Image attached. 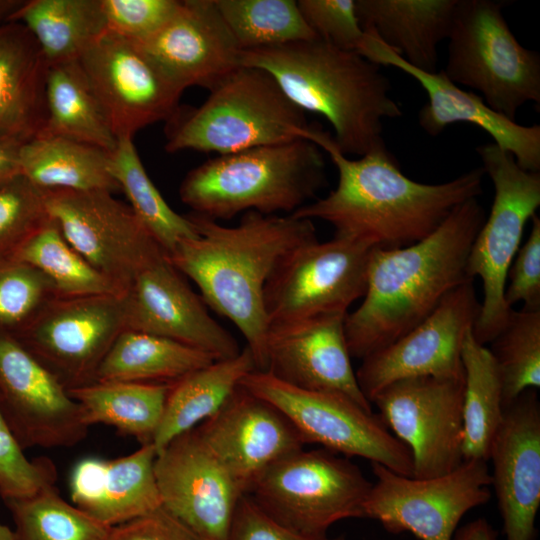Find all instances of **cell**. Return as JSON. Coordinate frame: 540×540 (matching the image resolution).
Instances as JSON below:
<instances>
[{
	"instance_id": "6da1fadb",
	"label": "cell",
	"mask_w": 540,
	"mask_h": 540,
	"mask_svg": "<svg viewBox=\"0 0 540 540\" xmlns=\"http://www.w3.org/2000/svg\"><path fill=\"white\" fill-rule=\"evenodd\" d=\"M330 157L338 183L324 197L290 214L320 219L333 226L334 237L377 249L412 245L433 233L463 202L482 193L484 171L472 169L439 184L410 179L386 145L349 159L333 137L316 125L302 133Z\"/></svg>"
},
{
	"instance_id": "7a4b0ae2",
	"label": "cell",
	"mask_w": 540,
	"mask_h": 540,
	"mask_svg": "<svg viewBox=\"0 0 540 540\" xmlns=\"http://www.w3.org/2000/svg\"><path fill=\"white\" fill-rule=\"evenodd\" d=\"M197 237L181 240L167 255L199 288L204 303L239 329L258 371H266L269 321L264 288L280 261L316 240L312 220L291 215L242 214L235 226L193 212Z\"/></svg>"
},
{
	"instance_id": "3957f363",
	"label": "cell",
	"mask_w": 540,
	"mask_h": 540,
	"mask_svg": "<svg viewBox=\"0 0 540 540\" xmlns=\"http://www.w3.org/2000/svg\"><path fill=\"white\" fill-rule=\"evenodd\" d=\"M485 221L477 198L457 206L426 238L406 247L370 251L363 301L347 313L351 357L390 345L425 320L467 275L473 241Z\"/></svg>"
},
{
	"instance_id": "277c9868",
	"label": "cell",
	"mask_w": 540,
	"mask_h": 540,
	"mask_svg": "<svg viewBox=\"0 0 540 540\" xmlns=\"http://www.w3.org/2000/svg\"><path fill=\"white\" fill-rule=\"evenodd\" d=\"M240 65L265 70L301 110L323 116L344 155L384 146L383 120L403 114L379 65L319 38L241 51Z\"/></svg>"
},
{
	"instance_id": "5b68a950",
	"label": "cell",
	"mask_w": 540,
	"mask_h": 540,
	"mask_svg": "<svg viewBox=\"0 0 540 540\" xmlns=\"http://www.w3.org/2000/svg\"><path fill=\"white\" fill-rule=\"evenodd\" d=\"M325 183L322 149L300 138L210 158L186 174L179 196L191 212L216 221L248 211L290 215Z\"/></svg>"
},
{
	"instance_id": "8992f818",
	"label": "cell",
	"mask_w": 540,
	"mask_h": 540,
	"mask_svg": "<svg viewBox=\"0 0 540 540\" xmlns=\"http://www.w3.org/2000/svg\"><path fill=\"white\" fill-rule=\"evenodd\" d=\"M165 150L234 153L302 138L305 112L265 70L239 66L199 106H178L165 122Z\"/></svg>"
},
{
	"instance_id": "52a82bcc",
	"label": "cell",
	"mask_w": 540,
	"mask_h": 540,
	"mask_svg": "<svg viewBox=\"0 0 540 540\" xmlns=\"http://www.w3.org/2000/svg\"><path fill=\"white\" fill-rule=\"evenodd\" d=\"M503 4L458 0L442 71L456 85L480 92L492 110L515 121L525 103H540V56L518 42L502 14Z\"/></svg>"
},
{
	"instance_id": "ba28073f",
	"label": "cell",
	"mask_w": 540,
	"mask_h": 540,
	"mask_svg": "<svg viewBox=\"0 0 540 540\" xmlns=\"http://www.w3.org/2000/svg\"><path fill=\"white\" fill-rule=\"evenodd\" d=\"M476 151L494 187L489 216L479 229L467 259V275L483 284V301L472 335L490 343L513 310L504 299L507 274L520 248L526 223L540 206V173L521 168L514 156L494 143Z\"/></svg>"
},
{
	"instance_id": "9c48e42d",
	"label": "cell",
	"mask_w": 540,
	"mask_h": 540,
	"mask_svg": "<svg viewBox=\"0 0 540 540\" xmlns=\"http://www.w3.org/2000/svg\"><path fill=\"white\" fill-rule=\"evenodd\" d=\"M371 486L348 457L324 448H302L269 466L247 494L284 527L325 535L340 520L364 518Z\"/></svg>"
},
{
	"instance_id": "30bf717a",
	"label": "cell",
	"mask_w": 540,
	"mask_h": 540,
	"mask_svg": "<svg viewBox=\"0 0 540 540\" xmlns=\"http://www.w3.org/2000/svg\"><path fill=\"white\" fill-rule=\"evenodd\" d=\"M240 385L277 408L305 444H319L345 457H362L413 477L410 450L373 411L341 395L299 388L258 370Z\"/></svg>"
},
{
	"instance_id": "8fae6325",
	"label": "cell",
	"mask_w": 540,
	"mask_h": 540,
	"mask_svg": "<svg viewBox=\"0 0 540 540\" xmlns=\"http://www.w3.org/2000/svg\"><path fill=\"white\" fill-rule=\"evenodd\" d=\"M123 330L124 294L57 295L11 332L69 391L95 382L100 364Z\"/></svg>"
},
{
	"instance_id": "7c38bea8",
	"label": "cell",
	"mask_w": 540,
	"mask_h": 540,
	"mask_svg": "<svg viewBox=\"0 0 540 540\" xmlns=\"http://www.w3.org/2000/svg\"><path fill=\"white\" fill-rule=\"evenodd\" d=\"M376 482L364 504V518L393 534L410 532L420 540H452L461 518L487 503L491 474L487 461L463 460L449 473L419 479L371 463Z\"/></svg>"
},
{
	"instance_id": "4fadbf2b",
	"label": "cell",
	"mask_w": 540,
	"mask_h": 540,
	"mask_svg": "<svg viewBox=\"0 0 540 540\" xmlns=\"http://www.w3.org/2000/svg\"><path fill=\"white\" fill-rule=\"evenodd\" d=\"M372 248L334 237L318 239L291 250L264 288L269 326L326 314H347L364 296Z\"/></svg>"
},
{
	"instance_id": "5bb4252c",
	"label": "cell",
	"mask_w": 540,
	"mask_h": 540,
	"mask_svg": "<svg viewBox=\"0 0 540 540\" xmlns=\"http://www.w3.org/2000/svg\"><path fill=\"white\" fill-rule=\"evenodd\" d=\"M42 191L47 212L67 242L122 293L141 270L165 253L129 204L113 193Z\"/></svg>"
},
{
	"instance_id": "9a60e30c",
	"label": "cell",
	"mask_w": 540,
	"mask_h": 540,
	"mask_svg": "<svg viewBox=\"0 0 540 540\" xmlns=\"http://www.w3.org/2000/svg\"><path fill=\"white\" fill-rule=\"evenodd\" d=\"M464 378L396 381L371 401L382 422L410 450L413 477L432 478L463 462Z\"/></svg>"
},
{
	"instance_id": "2e32d148",
	"label": "cell",
	"mask_w": 540,
	"mask_h": 540,
	"mask_svg": "<svg viewBox=\"0 0 540 540\" xmlns=\"http://www.w3.org/2000/svg\"><path fill=\"white\" fill-rule=\"evenodd\" d=\"M116 138L167 121L184 92L141 46L105 31L78 59Z\"/></svg>"
},
{
	"instance_id": "e0dca14e",
	"label": "cell",
	"mask_w": 540,
	"mask_h": 540,
	"mask_svg": "<svg viewBox=\"0 0 540 540\" xmlns=\"http://www.w3.org/2000/svg\"><path fill=\"white\" fill-rule=\"evenodd\" d=\"M473 280L448 293L436 309L408 333L362 359L356 373L371 403L386 386L415 377L464 378V338L480 311Z\"/></svg>"
},
{
	"instance_id": "ac0fdd59",
	"label": "cell",
	"mask_w": 540,
	"mask_h": 540,
	"mask_svg": "<svg viewBox=\"0 0 540 540\" xmlns=\"http://www.w3.org/2000/svg\"><path fill=\"white\" fill-rule=\"evenodd\" d=\"M0 413L23 450L70 448L83 441L89 429L80 405L2 326Z\"/></svg>"
},
{
	"instance_id": "d6986e66",
	"label": "cell",
	"mask_w": 540,
	"mask_h": 540,
	"mask_svg": "<svg viewBox=\"0 0 540 540\" xmlns=\"http://www.w3.org/2000/svg\"><path fill=\"white\" fill-rule=\"evenodd\" d=\"M154 473L163 508L207 540H228L245 493L195 428L157 453Z\"/></svg>"
},
{
	"instance_id": "ffe728a7",
	"label": "cell",
	"mask_w": 540,
	"mask_h": 540,
	"mask_svg": "<svg viewBox=\"0 0 540 540\" xmlns=\"http://www.w3.org/2000/svg\"><path fill=\"white\" fill-rule=\"evenodd\" d=\"M124 310L125 329L180 342L215 360L235 357L241 351L165 253L135 277L124 293Z\"/></svg>"
},
{
	"instance_id": "44dd1931",
	"label": "cell",
	"mask_w": 540,
	"mask_h": 540,
	"mask_svg": "<svg viewBox=\"0 0 540 540\" xmlns=\"http://www.w3.org/2000/svg\"><path fill=\"white\" fill-rule=\"evenodd\" d=\"M345 316L326 314L271 326L264 372L299 388L341 395L372 411L352 367Z\"/></svg>"
},
{
	"instance_id": "7402d4cb",
	"label": "cell",
	"mask_w": 540,
	"mask_h": 540,
	"mask_svg": "<svg viewBox=\"0 0 540 540\" xmlns=\"http://www.w3.org/2000/svg\"><path fill=\"white\" fill-rule=\"evenodd\" d=\"M367 60L395 67L414 78L426 91L428 102L418 113L420 127L430 136L452 124L467 123L485 131L494 144L511 153L528 171H540V126H525L492 110L479 95L464 91L440 72H424L407 64L399 55L365 32L357 51Z\"/></svg>"
},
{
	"instance_id": "603a6c76",
	"label": "cell",
	"mask_w": 540,
	"mask_h": 540,
	"mask_svg": "<svg viewBox=\"0 0 540 540\" xmlns=\"http://www.w3.org/2000/svg\"><path fill=\"white\" fill-rule=\"evenodd\" d=\"M195 430L245 494L269 466L305 445L277 408L241 385Z\"/></svg>"
},
{
	"instance_id": "cb8c5ba5",
	"label": "cell",
	"mask_w": 540,
	"mask_h": 540,
	"mask_svg": "<svg viewBox=\"0 0 540 540\" xmlns=\"http://www.w3.org/2000/svg\"><path fill=\"white\" fill-rule=\"evenodd\" d=\"M488 460L506 540H535L540 506V403L535 389L504 408Z\"/></svg>"
},
{
	"instance_id": "d4e9b609",
	"label": "cell",
	"mask_w": 540,
	"mask_h": 540,
	"mask_svg": "<svg viewBox=\"0 0 540 540\" xmlns=\"http://www.w3.org/2000/svg\"><path fill=\"white\" fill-rule=\"evenodd\" d=\"M181 90H210L240 66L241 49L215 0H183L152 36L137 42Z\"/></svg>"
},
{
	"instance_id": "484cf974",
	"label": "cell",
	"mask_w": 540,
	"mask_h": 540,
	"mask_svg": "<svg viewBox=\"0 0 540 540\" xmlns=\"http://www.w3.org/2000/svg\"><path fill=\"white\" fill-rule=\"evenodd\" d=\"M153 444L115 459L86 457L70 475L72 503L100 523L114 527L162 506L154 473Z\"/></svg>"
},
{
	"instance_id": "4316f807",
	"label": "cell",
	"mask_w": 540,
	"mask_h": 540,
	"mask_svg": "<svg viewBox=\"0 0 540 540\" xmlns=\"http://www.w3.org/2000/svg\"><path fill=\"white\" fill-rule=\"evenodd\" d=\"M458 0H355L361 28L424 72H437L438 44L447 39Z\"/></svg>"
},
{
	"instance_id": "83f0119b",
	"label": "cell",
	"mask_w": 540,
	"mask_h": 540,
	"mask_svg": "<svg viewBox=\"0 0 540 540\" xmlns=\"http://www.w3.org/2000/svg\"><path fill=\"white\" fill-rule=\"evenodd\" d=\"M47 69L39 45L23 24L0 27V137L24 143L41 132Z\"/></svg>"
},
{
	"instance_id": "f1b7e54d",
	"label": "cell",
	"mask_w": 540,
	"mask_h": 540,
	"mask_svg": "<svg viewBox=\"0 0 540 540\" xmlns=\"http://www.w3.org/2000/svg\"><path fill=\"white\" fill-rule=\"evenodd\" d=\"M254 370L255 359L246 346L235 357L215 360L171 383L152 443L156 452L214 415Z\"/></svg>"
},
{
	"instance_id": "f546056e",
	"label": "cell",
	"mask_w": 540,
	"mask_h": 540,
	"mask_svg": "<svg viewBox=\"0 0 540 540\" xmlns=\"http://www.w3.org/2000/svg\"><path fill=\"white\" fill-rule=\"evenodd\" d=\"M20 170L41 190L120 191L109 151L64 137L37 135L24 142Z\"/></svg>"
},
{
	"instance_id": "4dcf8cb0",
	"label": "cell",
	"mask_w": 540,
	"mask_h": 540,
	"mask_svg": "<svg viewBox=\"0 0 540 540\" xmlns=\"http://www.w3.org/2000/svg\"><path fill=\"white\" fill-rule=\"evenodd\" d=\"M45 108L38 135L64 137L109 152L116 147L117 138L78 60L48 65Z\"/></svg>"
},
{
	"instance_id": "1f68e13d",
	"label": "cell",
	"mask_w": 540,
	"mask_h": 540,
	"mask_svg": "<svg viewBox=\"0 0 540 540\" xmlns=\"http://www.w3.org/2000/svg\"><path fill=\"white\" fill-rule=\"evenodd\" d=\"M171 383L97 381L67 391L80 405L90 427L103 424L152 444L162 419Z\"/></svg>"
},
{
	"instance_id": "d6a6232c",
	"label": "cell",
	"mask_w": 540,
	"mask_h": 540,
	"mask_svg": "<svg viewBox=\"0 0 540 540\" xmlns=\"http://www.w3.org/2000/svg\"><path fill=\"white\" fill-rule=\"evenodd\" d=\"M213 361L210 354L191 346L125 329L100 364L95 382L173 383Z\"/></svg>"
},
{
	"instance_id": "836d02e7",
	"label": "cell",
	"mask_w": 540,
	"mask_h": 540,
	"mask_svg": "<svg viewBox=\"0 0 540 540\" xmlns=\"http://www.w3.org/2000/svg\"><path fill=\"white\" fill-rule=\"evenodd\" d=\"M48 65L78 60L106 31L101 0H25L15 16Z\"/></svg>"
},
{
	"instance_id": "e575fe53",
	"label": "cell",
	"mask_w": 540,
	"mask_h": 540,
	"mask_svg": "<svg viewBox=\"0 0 540 540\" xmlns=\"http://www.w3.org/2000/svg\"><path fill=\"white\" fill-rule=\"evenodd\" d=\"M464 369L463 460L488 461L493 439L501 425L502 388L490 350L469 330L461 352Z\"/></svg>"
},
{
	"instance_id": "d590c367",
	"label": "cell",
	"mask_w": 540,
	"mask_h": 540,
	"mask_svg": "<svg viewBox=\"0 0 540 540\" xmlns=\"http://www.w3.org/2000/svg\"><path fill=\"white\" fill-rule=\"evenodd\" d=\"M110 169L132 211L166 255L181 240L197 237L187 215L174 211L148 176L132 137L117 139L110 152Z\"/></svg>"
},
{
	"instance_id": "8d00e7d4",
	"label": "cell",
	"mask_w": 540,
	"mask_h": 540,
	"mask_svg": "<svg viewBox=\"0 0 540 540\" xmlns=\"http://www.w3.org/2000/svg\"><path fill=\"white\" fill-rule=\"evenodd\" d=\"M13 259L41 271L52 282L58 296L124 294L67 242L51 217L21 246Z\"/></svg>"
},
{
	"instance_id": "74e56055",
	"label": "cell",
	"mask_w": 540,
	"mask_h": 540,
	"mask_svg": "<svg viewBox=\"0 0 540 540\" xmlns=\"http://www.w3.org/2000/svg\"><path fill=\"white\" fill-rule=\"evenodd\" d=\"M242 51L318 38L295 0H215Z\"/></svg>"
},
{
	"instance_id": "f35d334b",
	"label": "cell",
	"mask_w": 540,
	"mask_h": 540,
	"mask_svg": "<svg viewBox=\"0 0 540 540\" xmlns=\"http://www.w3.org/2000/svg\"><path fill=\"white\" fill-rule=\"evenodd\" d=\"M4 502L14 540H106L111 529L63 499L54 485Z\"/></svg>"
},
{
	"instance_id": "ab89813d",
	"label": "cell",
	"mask_w": 540,
	"mask_h": 540,
	"mask_svg": "<svg viewBox=\"0 0 540 540\" xmlns=\"http://www.w3.org/2000/svg\"><path fill=\"white\" fill-rule=\"evenodd\" d=\"M490 344L504 408L526 390L540 387V310L513 309Z\"/></svg>"
},
{
	"instance_id": "60d3db41",
	"label": "cell",
	"mask_w": 540,
	"mask_h": 540,
	"mask_svg": "<svg viewBox=\"0 0 540 540\" xmlns=\"http://www.w3.org/2000/svg\"><path fill=\"white\" fill-rule=\"evenodd\" d=\"M43 191L19 174L0 186V261L13 259L48 220Z\"/></svg>"
},
{
	"instance_id": "b9f144b4",
	"label": "cell",
	"mask_w": 540,
	"mask_h": 540,
	"mask_svg": "<svg viewBox=\"0 0 540 540\" xmlns=\"http://www.w3.org/2000/svg\"><path fill=\"white\" fill-rule=\"evenodd\" d=\"M57 296L38 269L16 259L0 261V326L13 331Z\"/></svg>"
},
{
	"instance_id": "7bdbcfd3",
	"label": "cell",
	"mask_w": 540,
	"mask_h": 540,
	"mask_svg": "<svg viewBox=\"0 0 540 540\" xmlns=\"http://www.w3.org/2000/svg\"><path fill=\"white\" fill-rule=\"evenodd\" d=\"M57 470L49 458L29 460L0 413V496L4 501L31 496L53 486Z\"/></svg>"
},
{
	"instance_id": "ee69618b",
	"label": "cell",
	"mask_w": 540,
	"mask_h": 540,
	"mask_svg": "<svg viewBox=\"0 0 540 540\" xmlns=\"http://www.w3.org/2000/svg\"><path fill=\"white\" fill-rule=\"evenodd\" d=\"M300 12L315 35L350 51L360 48L365 32L356 15L355 0H299Z\"/></svg>"
},
{
	"instance_id": "f6af8a7d",
	"label": "cell",
	"mask_w": 540,
	"mask_h": 540,
	"mask_svg": "<svg viewBox=\"0 0 540 540\" xmlns=\"http://www.w3.org/2000/svg\"><path fill=\"white\" fill-rule=\"evenodd\" d=\"M179 0H101L106 30L135 42L156 33L177 11Z\"/></svg>"
},
{
	"instance_id": "bcb514c9",
	"label": "cell",
	"mask_w": 540,
	"mask_h": 540,
	"mask_svg": "<svg viewBox=\"0 0 540 540\" xmlns=\"http://www.w3.org/2000/svg\"><path fill=\"white\" fill-rule=\"evenodd\" d=\"M531 221L529 237L509 268L504 299L511 308L522 302L523 309L540 310V219L534 215Z\"/></svg>"
},
{
	"instance_id": "7dc6e473",
	"label": "cell",
	"mask_w": 540,
	"mask_h": 540,
	"mask_svg": "<svg viewBox=\"0 0 540 540\" xmlns=\"http://www.w3.org/2000/svg\"><path fill=\"white\" fill-rule=\"evenodd\" d=\"M228 540H345V537L293 531L270 518L248 494H244L236 508Z\"/></svg>"
},
{
	"instance_id": "c3c4849f",
	"label": "cell",
	"mask_w": 540,
	"mask_h": 540,
	"mask_svg": "<svg viewBox=\"0 0 540 540\" xmlns=\"http://www.w3.org/2000/svg\"><path fill=\"white\" fill-rule=\"evenodd\" d=\"M106 540H207L162 506L111 527Z\"/></svg>"
},
{
	"instance_id": "681fc988",
	"label": "cell",
	"mask_w": 540,
	"mask_h": 540,
	"mask_svg": "<svg viewBox=\"0 0 540 540\" xmlns=\"http://www.w3.org/2000/svg\"><path fill=\"white\" fill-rule=\"evenodd\" d=\"M23 143L0 137V186L21 174L20 148Z\"/></svg>"
},
{
	"instance_id": "f907efd6",
	"label": "cell",
	"mask_w": 540,
	"mask_h": 540,
	"mask_svg": "<svg viewBox=\"0 0 540 540\" xmlns=\"http://www.w3.org/2000/svg\"><path fill=\"white\" fill-rule=\"evenodd\" d=\"M452 540H498V535L486 519L478 518L456 529Z\"/></svg>"
},
{
	"instance_id": "816d5d0a",
	"label": "cell",
	"mask_w": 540,
	"mask_h": 540,
	"mask_svg": "<svg viewBox=\"0 0 540 540\" xmlns=\"http://www.w3.org/2000/svg\"><path fill=\"white\" fill-rule=\"evenodd\" d=\"M25 0H0V27L14 23L15 16Z\"/></svg>"
},
{
	"instance_id": "f5cc1de1",
	"label": "cell",
	"mask_w": 540,
	"mask_h": 540,
	"mask_svg": "<svg viewBox=\"0 0 540 540\" xmlns=\"http://www.w3.org/2000/svg\"><path fill=\"white\" fill-rule=\"evenodd\" d=\"M0 540H14L13 530L0 522Z\"/></svg>"
}]
</instances>
